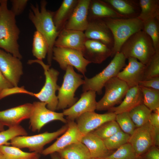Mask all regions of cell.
Wrapping results in <instances>:
<instances>
[{
  "label": "cell",
  "instance_id": "18",
  "mask_svg": "<svg viewBox=\"0 0 159 159\" xmlns=\"http://www.w3.org/2000/svg\"><path fill=\"white\" fill-rule=\"evenodd\" d=\"M128 63L120 71L117 77L125 82L129 88L138 85L143 79L145 65L137 59L130 57Z\"/></svg>",
  "mask_w": 159,
  "mask_h": 159
},
{
  "label": "cell",
  "instance_id": "4",
  "mask_svg": "<svg viewBox=\"0 0 159 159\" xmlns=\"http://www.w3.org/2000/svg\"><path fill=\"white\" fill-rule=\"evenodd\" d=\"M102 19L110 30L113 37L114 45L112 49L111 57L120 52L122 45L131 36L143 29V22L137 17L107 18Z\"/></svg>",
  "mask_w": 159,
  "mask_h": 159
},
{
  "label": "cell",
  "instance_id": "21",
  "mask_svg": "<svg viewBox=\"0 0 159 159\" xmlns=\"http://www.w3.org/2000/svg\"><path fill=\"white\" fill-rule=\"evenodd\" d=\"M32 108V104L26 103L0 111V122L9 127L19 125L22 121L29 118Z\"/></svg>",
  "mask_w": 159,
  "mask_h": 159
},
{
  "label": "cell",
  "instance_id": "32",
  "mask_svg": "<svg viewBox=\"0 0 159 159\" xmlns=\"http://www.w3.org/2000/svg\"><path fill=\"white\" fill-rule=\"evenodd\" d=\"M0 152L5 159H31L38 154L34 152H25L19 148L9 145L0 147Z\"/></svg>",
  "mask_w": 159,
  "mask_h": 159
},
{
  "label": "cell",
  "instance_id": "16",
  "mask_svg": "<svg viewBox=\"0 0 159 159\" xmlns=\"http://www.w3.org/2000/svg\"><path fill=\"white\" fill-rule=\"evenodd\" d=\"M66 131L53 144L44 149L41 154L47 155L57 152L72 144L81 142L83 135L80 132L74 121L67 120Z\"/></svg>",
  "mask_w": 159,
  "mask_h": 159
},
{
  "label": "cell",
  "instance_id": "3",
  "mask_svg": "<svg viewBox=\"0 0 159 159\" xmlns=\"http://www.w3.org/2000/svg\"><path fill=\"white\" fill-rule=\"evenodd\" d=\"M120 52L126 59L134 58L146 65L155 51L151 39L142 30L127 39L122 45Z\"/></svg>",
  "mask_w": 159,
  "mask_h": 159
},
{
  "label": "cell",
  "instance_id": "1",
  "mask_svg": "<svg viewBox=\"0 0 159 159\" xmlns=\"http://www.w3.org/2000/svg\"><path fill=\"white\" fill-rule=\"evenodd\" d=\"M47 3L42 0L39 8L37 3L35 5L31 4L29 18L34 25L36 31L44 38L48 45L47 61L51 66L53 57V49L56 39L59 32H58L54 24L53 17L54 12L47 9Z\"/></svg>",
  "mask_w": 159,
  "mask_h": 159
},
{
  "label": "cell",
  "instance_id": "17",
  "mask_svg": "<svg viewBox=\"0 0 159 159\" xmlns=\"http://www.w3.org/2000/svg\"><path fill=\"white\" fill-rule=\"evenodd\" d=\"M87 27L84 33L87 39L100 41L111 49L114 45L113 36L104 21L100 19L88 20Z\"/></svg>",
  "mask_w": 159,
  "mask_h": 159
},
{
  "label": "cell",
  "instance_id": "36",
  "mask_svg": "<svg viewBox=\"0 0 159 159\" xmlns=\"http://www.w3.org/2000/svg\"><path fill=\"white\" fill-rule=\"evenodd\" d=\"M27 135L26 130L20 125L9 127L6 130L0 132V147L9 145L10 143L8 142L15 137Z\"/></svg>",
  "mask_w": 159,
  "mask_h": 159
},
{
  "label": "cell",
  "instance_id": "44",
  "mask_svg": "<svg viewBox=\"0 0 159 159\" xmlns=\"http://www.w3.org/2000/svg\"><path fill=\"white\" fill-rule=\"evenodd\" d=\"M153 111L150 115L148 122L154 127L159 128V108Z\"/></svg>",
  "mask_w": 159,
  "mask_h": 159
},
{
  "label": "cell",
  "instance_id": "20",
  "mask_svg": "<svg viewBox=\"0 0 159 159\" xmlns=\"http://www.w3.org/2000/svg\"><path fill=\"white\" fill-rule=\"evenodd\" d=\"M86 39L84 32L63 28L59 32L54 47L73 49L82 53Z\"/></svg>",
  "mask_w": 159,
  "mask_h": 159
},
{
  "label": "cell",
  "instance_id": "47",
  "mask_svg": "<svg viewBox=\"0 0 159 159\" xmlns=\"http://www.w3.org/2000/svg\"><path fill=\"white\" fill-rule=\"evenodd\" d=\"M4 126L0 122V132L4 130Z\"/></svg>",
  "mask_w": 159,
  "mask_h": 159
},
{
  "label": "cell",
  "instance_id": "48",
  "mask_svg": "<svg viewBox=\"0 0 159 159\" xmlns=\"http://www.w3.org/2000/svg\"><path fill=\"white\" fill-rule=\"evenodd\" d=\"M40 157V154H37L35 156L31 159H39Z\"/></svg>",
  "mask_w": 159,
  "mask_h": 159
},
{
  "label": "cell",
  "instance_id": "8",
  "mask_svg": "<svg viewBox=\"0 0 159 159\" xmlns=\"http://www.w3.org/2000/svg\"><path fill=\"white\" fill-rule=\"evenodd\" d=\"M66 124L57 131L51 132H45L34 135L20 136L11 141L10 145L20 149L27 148L30 151L41 154L44 146L63 134L67 128Z\"/></svg>",
  "mask_w": 159,
  "mask_h": 159
},
{
  "label": "cell",
  "instance_id": "29",
  "mask_svg": "<svg viewBox=\"0 0 159 159\" xmlns=\"http://www.w3.org/2000/svg\"><path fill=\"white\" fill-rule=\"evenodd\" d=\"M140 13L138 18L143 22L155 18L159 19V0H139Z\"/></svg>",
  "mask_w": 159,
  "mask_h": 159
},
{
  "label": "cell",
  "instance_id": "31",
  "mask_svg": "<svg viewBox=\"0 0 159 159\" xmlns=\"http://www.w3.org/2000/svg\"><path fill=\"white\" fill-rule=\"evenodd\" d=\"M143 22L142 30L151 39L155 52H159V19L154 18Z\"/></svg>",
  "mask_w": 159,
  "mask_h": 159
},
{
  "label": "cell",
  "instance_id": "10",
  "mask_svg": "<svg viewBox=\"0 0 159 159\" xmlns=\"http://www.w3.org/2000/svg\"><path fill=\"white\" fill-rule=\"evenodd\" d=\"M53 59L59 64L62 70H66L68 66L74 67L85 76L87 65L91 63L77 50L68 48L54 47L53 49Z\"/></svg>",
  "mask_w": 159,
  "mask_h": 159
},
{
  "label": "cell",
  "instance_id": "13",
  "mask_svg": "<svg viewBox=\"0 0 159 159\" xmlns=\"http://www.w3.org/2000/svg\"><path fill=\"white\" fill-rule=\"evenodd\" d=\"M0 69L4 77L14 87H18L23 74L21 59L0 49Z\"/></svg>",
  "mask_w": 159,
  "mask_h": 159
},
{
  "label": "cell",
  "instance_id": "25",
  "mask_svg": "<svg viewBox=\"0 0 159 159\" xmlns=\"http://www.w3.org/2000/svg\"><path fill=\"white\" fill-rule=\"evenodd\" d=\"M81 142L89 150L91 158H105L111 153L106 148L103 140L92 132L84 135Z\"/></svg>",
  "mask_w": 159,
  "mask_h": 159
},
{
  "label": "cell",
  "instance_id": "14",
  "mask_svg": "<svg viewBox=\"0 0 159 159\" xmlns=\"http://www.w3.org/2000/svg\"><path fill=\"white\" fill-rule=\"evenodd\" d=\"M96 97V92L93 90L83 92L79 100L71 107L64 110L62 112L67 116V120L74 121L85 113L95 112L97 103Z\"/></svg>",
  "mask_w": 159,
  "mask_h": 159
},
{
  "label": "cell",
  "instance_id": "27",
  "mask_svg": "<svg viewBox=\"0 0 159 159\" xmlns=\"http://www.w3.org/2000/svg\"><path fill=\"white\" fill-rule=\"evenodd\" d=\"M78 1V0H64L58 9L54 12L53 21L58 32L64 28Z\"/></svg>",
  "mask_w": 159,
  "mask_h": 159
},
{
  "label": "cell",
  "instance_id": "43",
  "mask_svg": "<svg viewBox=\"0 0 159 159\" xmlns=\"http://www.w3.org/2000/svg\"><path fill=\"white\" fill-rule=\"evenodd\" d=\"M138 159H159V149L158 147L152 146L145 153L139 156Z\"/></svg>",
  "mask_w": 159,
  "mask_h": 159
},
{
  "label": "cell",
  "instance_id": "38",
  "mask_svg": "<svg viewBox=\"0 0 159 159\" xmlns=\"http://www.w3.org/2000/svg\"><path fill=\"white\" fill-rule=\"evenodd\" d=\"M134 149L129 143L121 146L106 158L107 159H138Z\"/></svg>",
  "mask_w": 159,
  "mask_h": 159
},
{
  "label": "cell",
  "instance_id": "33",
  "mask_svg": "<svg viewBox=\"0 0 159 159\" xmlns=\"http://www.w3.org/2000/svg\"><path fill=\"white\" fill-rule=\"evenodd\" d=\"M48 47L46 40L38 32L36 31L33 35L32 53L37 59L41 60L45 58L47 54Z\"/></svg>",
  "mask_w": 159,
  "mask_h": 159
},
{
  "label": "cell",
  "instance_id": "9",
  "mask_svg": "<svg viewBox=\"0 0 159 159\" xmlns=\"http://www.w3.org/2000/svg\"><path fill=\"white\" fill-rule=\"evenodd\" d=\"M105 91L102 98L97 102V111L108 110L120 103L129 89L126 83L117 77L112 78L105 85Z\"/></svg>",
  "mask_w": 159,
  "mask_h": 159
},
{
  "label": "cell",
  "instance_id": "12",
  "mask_svg": "<svg viewBox=\"0 0 159 159\" xmlns=\"http://www.w3.org/2000/svg\"><path fill=\"white\" fill-rule=\"evenodd\" d=\"M159 129L152 126L148 122L143 125L136 128L130 135L128 143L139 157L146 152L154 145L155 137Z\"/></svg>",
  "mask_w": 159,
  "mask_h": 159
},
{
  "label": "cell",
  "instance_id": "50",
  "mask_svg": "<svg viewBox=\"0 0 159 159\" xmlns=\"http://www.w3.org/2000/svg\"><path fill=\"white\" fill-rule=\"evenodd\" d=\"M91 159H107L104 158H91Z\"/></svg>",
  "mask_w": 159,
  "mask_h": 159
},
{
  "label": "cell",
  "instance_id": "34",
  "mask_svg": "<svg viewBox=\"0 0 159 159\" xmlns=\"http://www.w3.org/2000/svg\"><path fill=\"white\" fill-rule=\"evenodd\" d=\"M143 104L152 111L159 108V90L140 86Z\"/></svg>",
  "mask_w": 159,
  "mask_h": 159
},
{
  "label": "cell",
  "instance_id": "15",
  "mask_svg": "<svg viewBox=\"0 0 159 159\" xmlns=\"http://www.w3.org/2000/svg\"><path fill=\"white\" fill-rule=\"evenodd\" d=\"M116 115L109 112L102 114L97 113L95 112H88L77 118L76 123L80 132L84 135L107 122L115 120Z\"/></svg>",
  "mask_w": 159,
  "mask_h": 159
},
{
  "label": "cell",
  "instance_id": "5",
  "mask_svg": "<svg viewBox=\"0 0 159 159\" xmlns=\"http://www.w3.org/2000/svg\"><path fill=\"white\" fill-rule=\"evenodd\" d=\"M34 63H39L43 69L45 77L44 85L40 91L37 93L29 92L24 89L22 91V93L35 97L40 102L45 103L48 109L55 111L57 110L58 102L56 92L59 90L60 87L57 83L59 72L53 68H50V66L45 64L41 60H29L28 62L30 64Z\"/></svg>",
  "mask_w": 159,
  "mask_h": 159
},
{
  "label": "cell",
  "instance_id": "35",
  "mask_svg": "<svg viewBox=\"0 0 159 159\" xmlns=\"http://www.w3.org/2000/svg\"><path fill=\"white\" fill-rule=\"evenodd\" d=\"M130 137L121 130L103 141L107 148L111 151L128 143Z\"/></svg>",
  "mask_w": 159,
  "mask_h": 159
},
{
  "label": "cell",
  "instance_id": "39",
  "mask_svg": "<svg viewBox=\"0 0 159 159\" xmlns=\"http://www.w3.org/2000/svg\"><path fill=\"white\" fill-rule=\"evenodd\" d=\"M115 120L120 129L130 135L132 134L136 128L128 112H124L117 114Z\"/></svg>",
  "mask_w": 159,
  "mask_h": 159
},
{
  "label": "cell",
  "instance_id": "30",
  "mask_svg": "<svg viewBox=\"0 0 159 159\" xmlns=\"http://www.w3.org/2000/svg\"><path fill=\"white\" fill-rule=\"evenodd\" d=\"M152 112L143 103L136 106L128 112L136 128H137L148 122L149 117Z\"/></svg>",
  "mask_w": 159,
  "mask_h": 159
},
{
  "label": "cell",
  "instance_id": "45",
  "mask_svg": "<svg viewBox=\"0 0 159 159\" xmlns=\"http://www.w3.org/2000/svg\"><path fill=\"white\" fill-rule=\"evenodd\" d=\"M13 87L14 86L6 79L0 69V92Z\"/></svg>",
  "mask_w": 159,
  "mask_h": 159
},
{
  "label": "cell",
  "instance_id": "40",
  "mask_svg": "<svg viewBox=\"0 0 159 159\" xmlns=\"http://www.w3.org/2000/svg\"><path fill=\"white\" fill-rule=\"evenodd\" d=\"M159 77V52H155L148 63L145 65L143 80Z\"/></svg>",
  "mask_w": 159,
  "mask_h": 159
},
{
  "label": "cell",
  "instance_id": "22",
  "mask_svg": "<svg viewBox=\"0 0 159 159\" xmlns=\"http://www.w3.org/2000/svg\"><path fill=\"white\" fill-rule=\"evenodd\" d=\"M90 0H78L71 16L64 27V29L84 32L88 23V15Z\"/></svg>",
  "mask_w": 159,
  "mask_h": 159
},
{
  "label": "cell",
  "instance_id": "26",
  "mask_svg": "<svg viewBox=\"0 0 159 159\" xmlns=\"http://www.w3.org/2000/svg\"><path fill=\"white\" fill-rule=\"evenodd\" d=\"M124 18L138 17L140 13L139 0H104Z\"/></svg>",
  "mask_w": 159,
  "mask_h": 159
},
{
  "label": "cell",
  "instance_id": "2",
  "mask_svg": "<svg viewBox=\"0 0 159 159\" xmlns=\"http://www.w3.org/2000/svg\"><path fill=\"white\" fill-rule=\"evenodd\" d=\"M16 16L7 7V0H0V49L21 59L18 41L20 31Z\"/></svg>",
  "mask_w": 159,
  "mask_h": 159
},
{
  "label": "cell",
  "instance_id": "46",
  "mask_svg": "<svg viewBox=\"0 0 159 159\" xmlns=\"http://www.w3.org/2000/svg\"><path fill=\"white\" fill-rule=\"evenodd\" d=\"M51 159H62L57 152L50 154Z\"/></svg>",
  "mask_w": 159,
  "mask_h": 159
},
{
  "label": "cell",
  "instance_id": "6",
  "mask_svg": "<svg viewBox=\"0 0 159 159\" xmlns=\"http://www.w3.org/2000/svg\"><path fill=\"white\" fill-rule=\"evenodd\" d=\"M126 59L121 52H117L101 72L91 78L84 76L85 82L82 85V91L92 90L98 95H101L106 82L112 78L117 77L121 69L125 66Z\"/></svg>",
  "mask_w": 159,
  "mask_h": 159
},
{
  "label": "cell",
  "instance_id": "23",
  "mask_svg": "<svg viewBox=\"0 0 159 159\" xmlns=\"http://www.w3.org/2000/svg\"><path fill=\"white\" fill-rule=\"evenodd\" d=\"M107 18H124L103 0H90L88 19Z\"/></svg>",
  "mask_w": 159,
  "mask_h": 159
},
{
  "label": "cell",
  "instance_id": "19",
  "mask_svg": "<svg viewBox=\"0 0 159 159\" xmlns=\"http://www.w3.org/2000/svg\"><path fill=\"white\" fill-rule=\"evenodd\" d=\"M82 53L91 63L100 64L112 54V49L97 40L87 39Z\"/></svg>",
  "mask_w": 159,
  "mask_h": 159
},
{
  "label": "cell",
  "instance_id": "42",
  "mask_svg": "<svg viewBox=\"0 0 159 159\" xmlns=\"http://www.w3.org/2000/svg\"><path fill=\"white\" fill-rule=\"evenodd\" d=\"M138 85L159 90V77L143 80L140 82Z\"/></svg>",
  "mask_w": 159,
  "mask_h": 159
},
{
  "label": "cell",
  "instance_id": "41",
  "mask_svg": "<svg viewBox=\"0 0 159 159\" xmlns=\"http://www.w3.org/2000/svg\"><path fill=\"white\" fill-rule=\"evenodd\" d=\"M11 10L16 16L21 14L25 9L28 2V0H12Z\"/></svg>",
  "mask_w": 159,
  "mask_h": 159
},
{
  "label": "cell",
  "instance_id": "28",
  "mask_svg": "<svg viewBox=\"0 0 159 159\" xmlns=\"http://www.w3.org/2000/svg\"><path fill=\"white\" fill-rule=\"evenodd\" d=\"M62 159H91L90 152L81 142L70 145L57 152Z\"/></svg>",
  "mask_w": 159,
  "mask_h": 159
},
{
  "label": "cell",
  "instance_id": "49",
  "mask_svg": "<svg viewBox=\"0 0 159 159\" xmlns=\"http://www.w3.org/2000/svg\"><path fill=\"white\" fill-rule=\"evenodd\" d=\"M0 159H5L2 154L0 152Z\"/></svg>",
  "mask_w": 159,
  "mask_h": 159
},
{
  "label": "cell",
  "instance_id": "11",
  "mask_svg": "<svg viewBox=\"0 0 159 159\" xmlns=\"http://www.w3.org/2000/svg\"><path fill=\"white\" fill-rule=\"evenodd\" d=\"M30 117V127L33 132L39 131L47 123L54 120H59L67 124V120L62 112H57L48 109L46 104L41 102H34Z\"/></svg>",
  "mask_w": 159,
  "mask_h": 159
},
{
  "label": "cell",
  "instance_id": "7",
  "mask_svg": "<svg viewBox=\"0 0 159 159\" xmlns=\"http://www.w3.org/2000/svg\"><path fill=\"white\" fill-rule=\"evenodd\" d=\"M63 77L62 84L58 90L57 110H64L73 105L77 101L75 97L77 89L84 82V77L76 73L71 66H68Z\"/></svg>",
  "mask_w": 159,
  "mask_h": 159
},
{
  "label": "cell",
  "instance_id": "37",
  "mask_svg": "<svg viewBox=\"0 0 159 159\" xmlns=\"http://www.w3.org/2000/svg\"><path fill=\"white\" fill-rule=\"evenodd\" d=\"M121 130L115 120L107 122L92 132L95 135L104 140Z\"/></svg>",
  "mask_w": 159,
  "mask_h": 159
},
{
  "label": "cell",
  "instance_id": "24",
  "mask_svg": "<svg viewBox=\"0 0 159 159\" xmlns=\"http://www.w3.org/2000/svg\"><path fill=\"white\" fill-rule=\"evenodd\" d=\"M143 103V95L139 86L129 88L120 104L114 107L108 112L116 115L124 112H129L136 106Z\"/></svg>",
  "mask_w": 159,
  "mask_h": 159
}]
</instances>
